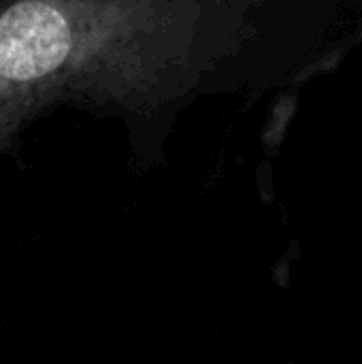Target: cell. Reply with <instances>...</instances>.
I'll list each match as a JSON object with an SVG mask.
<instances>
[{
	"instance_id": "obj_1",
	"label": "cell",
	"mask_w": 362,
	"mask_h": 364,
	"mask_svg": "<svg viewBox=\"0 0 362 364\" xmlns=\"http://www.w3.org/2000/svg\"><path fill=\"white\" fill-rule=\"evenodd\" d=\"M230 0H0V151L45 109L149 117L192 100L226 49Z\"/></svg>"
}]
</instances>
